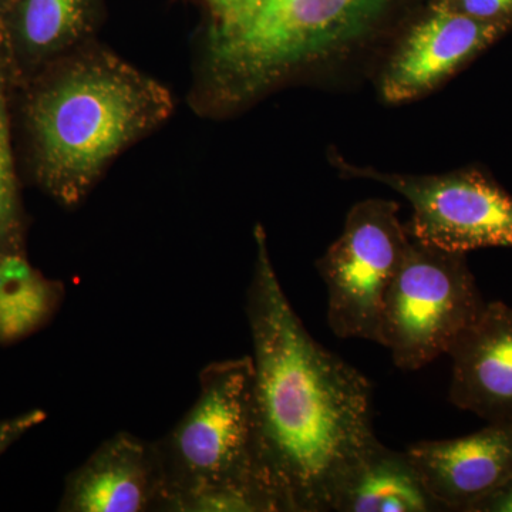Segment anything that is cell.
<instances>
[{
    "label": "cell",
    "mask_w": 512,
    "mask_h": 512,
    "mask_svg": "<svg viewBox=\"0 0 512 512\" xmlns=\"http://www.w3.org/2000/svg\"><path fill=\"white\" fill-rule=\"evenodd\" d=\"M407 454L443 511H470L512 480V423H488L468 436L424 440Z\"/></svg>",
    "instance_id": "10"
},
{
    "label": "cell",
    "mask_w": 512,
    "mask_h": 512,
    "mask_svg": "<svg viewBox=\"0 0 512 512\" xmlns=\"http://www.w3.org/2000/svg\"><path fill=\"white\" fill-rule=\"evenodd\" d=\"M63 292L22 255L0 256V343L18 342L42 328L55 315Z\"/></svg>",
    "instance_id": "13"
},
{
    "label": "cell",
    "mask_w": 512,
    "mask_h": 512,
    "mask_svg": "<svg viewBox=\"0 0 512 512\" xmlns=\"http://www.w3.org/2000/svg\"><path fill=\"white\" fill-rule=\"evenodd\" d=\"M352 177L379 181L412 204L410 238L448 252L512 248V195L476 168L446 174L382 173L340 164Z\"/></svg>",
    "instance_id": "7"
},
{
    "label": "cell",
    "mask_w": 512,
    "mask_h": 512,
    "mask_svg": "<svg viewBox=\"0 0 512 512\" xmlns=\"http://www.w3.org/2000/svg\"><path fill=\"white\" fill-rule=\"evenodd\" d=\"M157 447L164 473L160 511L227 488L256 494L278 512L259 464L251 356L204 367L197 400Z\"/></svg>",
    "instance_id": "2"
},
{
    "label": "cell",
    "mask_w": 512,
    "mask_h": 512,
    "mask_svg": "<svg viewBox=\"0 0 512 512\" xmlns=\"http://www.w3.org/2000/svg\"><path fill=\"white\" fill-rule=\"evenodd\" d=\"M485 303L466 254L410 238L384 295L377 343L390 350L399 369H423L447 355Z\"/></svg>",
    "instance_id": "5"
},
{
    "label": "cell",
    "mask_w": 512,
    "mask_h": 512,
    "mask_svg": "<svg viewBox=\"0 0 512 512\" xmlns=\"http://www.w3.org/2000/svg\"><path fill=\"white\" fill-rule=\"evenodd\" d=\"M163 498L164 473L157 443L121 431L67 477L59 511L160 510Z\"/></svg>",
    "instance_id": "9"
},
{
    "label": "cell",
    "mask_w": 512,
    "mask_h": 512,
    "mask_svg": "<svg viewBox=\"0 0 512 512\" xmlns=\"http://www.w3.org/2000/svg\"><path fill=\"white\" fill-rule=\"evenodd\" d=\"M387 0H264L231 35L215 37V63L232 94H249L295 67L332 55L375 23Z\"/></svg>",
    "instance_id": "4"
},
{
    "label": "cell",
    "mask_w": 512,
    "mask_h": 512,
    "mask_svg": "<svg viewBox=\"0 0 512 512\" xmlns=\"http://www.w3.org/2000/svg\"><path fill=\"white\" fill-rule=\"evenodd\" d=\"M247 316L259 464L278 512H329L340 485L377 440L366 376L313 339L255 229Z\"/></svg>",
    "instance_id": "1"
},
{
    "label": "cell",
    "mask_w": 512,
    "mask_h": 512,
    "mask_svg": "<svg viewBox=\"0 0 512 512\" xmlns=\"http://www.w3.org/2000/svg\"><path fill=\"white\" fill-rule=\"evenodd\" d=\"M336 512L443 511L431 497L407 451L376 440L340 485Z\"/></svg>",
    "instance_id": "12"
},
{
    "label": "cell",
    "mask_w": 512,
    "mask_h": 512,
    "mask_svg": "<svg viewBox=\"0 0 512 512\" xmlns=\"http://www.w3.org/2000/svg\"><path fill=\"white\" fill-rule=\"evenodd\" d=\"M409 244L396 202L370 198L349 211L342 234L318 261L329 328L338 338L379 342L384 295Z\"/></svg>",
    "instance_id": "6"
},
{
    "label": "cell",
    "mask_w": 512,
    "mask_h": 512,
    "mask_svg": "<svg viewBox=\"0 0 512 512\" xmlns=\"http://www.w3.org/2000/svg\"><path fill=\"white\" fill-rule=\"evenodd\" d=\"M163 93L136 73L77 70L40 97L35 124L50 187L76 202L103 164L160 117Z\"/></svg>",
    "instance_id": "3"
},
{
    "label": "cell",
    "mask_w": 512,
    "mask_h": 512,
    "mask_svg": "<svg viewBox=\"0 0 512 512\" xmlns=\"http://www.w3.org/2000/svg\"><path fill=\"white\" fill-rule=\"evenodd\" d=\"M262 2H264V0H237L239 10V26L235 30H238L241 28V26H244L245 23H247L248 20L255 15L256 10L259 9V6L262 5ZM229 35H231V33H229Z\"/></svg>",
    "instance_id": "18"
},
{
    "label": "cell",
    "mask_w": 512,
    "mask_h": 512,
    "mask_svg": "<svg viewBox=\"0 0 512 512\" xmlns=\"http://www.w3.org/2000/svg\"><path fill=\"white\" fill-rule=\"evenodd\" d=\"M436 5L481 20L512 19V0H440Z\"/></svg>",
    "instance_id": "15"
},
{
    "label": "cell",
    "mask_w": 512,
    "mask_h": 512,
    "mask_svg": "<svg viewBox=\"0 0 512 512\" xmlns=\"http://www.w3.org/2000/svg\"><path fill=\"white\" fill-rule=\"evenodd\" d=\"M47 414L43 410H29L0 420V456L5 454L16 441L22 439L30 430L35 429L46 420Z\"/></svg>",
    "instance_id": "16"
},
{
    "label": "cell",
    "mask_w": 512,
    "mask_h": 512,
    "mask_svg": "<svg viewBox=\"0 0 512 512\" xmlns=\"http://www.w3.org/2000/svg\"><path fill=\"white\" fill-rule=\"evenodd\" d=\"M511 25L512 19L481 20L434 6L390 60L382 80L384 100L404 103L431 92Z\"/></svg>",
    "instance_id": "8"
},
{
    "label": "cell",
    "mask_w": 512,
    "mask_h": 512,
    "mask_svg": "<svg viewBox=\"0 0 512 512\" xmlns=\"http://www.w3.org/2000/svg\"><path fill=\"white\" fill-rule=\"evenodd\" d=\"M451 357L450 402L487 423H512V308L485 303Z\"/></svg>",
    "instance_id": "11"
},
{
    "label": "cell",
    "mask_w": 512,
    "mask_h": 512,
    "mask_svg": "<svg viewBox=\"0 0 512 512\" xmlns=\"http://www.w3.org/2000/svg\"><path fill=\"white\" fill-rule=\"evenodd\" d=\"M468 512H512V480L478 501Z\"/></svg>",
    "instance_id": "17"
},
{
    "label": "cell",
    "mask_w": 512,
    "mask_h": 512,
    "mask_svg": "<svg viewBox=\"0 0 512 512\" xmlns=\"http://www.w3.org/2000/svg\"><path fill=\"white\" fill-rule=\"evenodd\" d=\"M2 138H6L5 136V126H3L2 114H0V140Z\"/></svg>",
    "instance_id": "19"
},
{
    "label": "cell",
    "mask_w": 512,
    "mask_h": 512,
    "mask_svg": "<svg viewBox=\"0 0 512 512\" xmlns=\"http://www.w3.org/2000/svg\"><path fill=\"white\" fill-rule=\"evenodd\" d=\"M84 0H26L23 8V37L35 49L62 42L82 19Z\"/></svg>",
    "instance_id": "14"
}]
</instances>
